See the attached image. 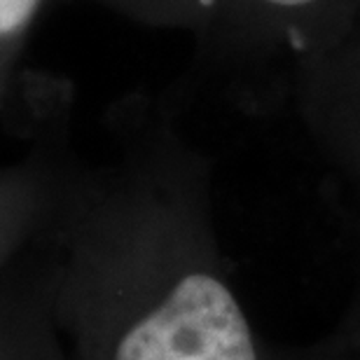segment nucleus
I'll return each instance as SVG.
<instances>
[{
    "mask_svg": "<svg viewBox=\"0 0 360 360\" xmlns=\"http://www.w3.org/2000/svg\"><path fill=\"white\" fill-rule=\"evenodd\" d=\"M360 0H222L218 24L243 59L285 56L290 66L342 31Z\"/></svg>",
    "mask_w": 360,
    "mask_h": 360,
    "instance_id": "f03ea898",
    "label": "nucleus"
},
{
    "mask_svg": "<svg viewBox=\"0 0 360 360\" xmlns=\"http://www.w3.org/2000/svg\"><path fill=\"white\" fill-rule=\"evenodd\" d=\"M281 356L283 360H360V300L326 337L309 347L288 349Z\"/></svg>",
    "mask_w": 360,
    "mask_h": 360,
    "instance_id": "7ed1b4c3",
    "label": "nucleus"
},
{
    "mask_svg": "<svg viewBox=\"0 0 360 360\" xmlns=\"http://www.w3.org/2000/svg\"><path fill=\"white\" fill-rule=\"evenodd\" d=\"M290 80L307 134L360 208V5L335 38L292 63Z\"/></svg>",
    "mask_w": 360,
    "mask_h": 360,
    "instance_id": "f257e3e1",
    "label": "nucleus"
},
{
    "mask_svg": "<svg viewBox=\"0 0 360 360\" xmlns=\"http://www.w3.org/2000/svg\"><path fill=\"white\" fill-rule=\"evenodd\" d=\"M40 0H0V35L19 31L33 17Z\"/></svg>",
    "mask_w": 360,
    "mask_h": 360,
    "instance_id": "39448f33",
    "label": "nucleus"
},
{
    "mask_svg": "<svg viewBox=\"0 0 360 360\" xmlns=\"http://www.w3.org/2000/svg\"><path fill=\"white\" fill-rule=\"evenodd\" d=\"M162 3L174 7L178 17L201 26L218 24L222 14V0H162Z\"/></svg>",
    "mask_w": 360,
    "mask_h": 360,
    "instance_id": "20e7f679",
    "label": "nucleus"
}]
</instances>
